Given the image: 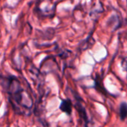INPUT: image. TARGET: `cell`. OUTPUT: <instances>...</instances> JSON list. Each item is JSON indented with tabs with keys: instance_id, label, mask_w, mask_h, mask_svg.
I'll list each match as a JSON object with an SVG mask.
<instances>
[{
	"instance_id": "cell-2",
	"label": "cell",
	"mask_w": 127,
	"mask_h": 127,
	"mask_svg": "<svg viewBox=\"0 0 127 127\" xmlns=\"http://www.w3.org/2000/svg\"><path fill=\"white\" fill-rule=\"evenodd\" d=\"M72 108H73V103L70 99L62 100V102L60 105V109L63 112L70 115L72 112Z\"/></svg>"
},
{
	"instance_id": "cell-3",
	"label": "cell",
	"mask_w": 127,
	"mask_h": 127,
	"mask_svg": "<svg viewBox=\"0 0 127 127\" xmlns=\"http://www.w3.org/2000/svg\"><path fill=\"white\" fill-rule=\"evenodd\" d=\"M74 107L76 108V109H77V112H78V114H79V115L80 117V119L82 121H83V122L86 123V125H87L89 121H88L87 114H86V109H84V107L79 102H77Z\"/></svg>"
},
{
	"instance_id": "cell-1",
	"label": "cell",
	"mask_w": 127,
	"mask_h": 127,
	"mask_svg": "<svg viewBox=\"0 0 127 127\" xmlns=\"http://www.w3.org/2000/svg\"><path fill=\"white\" fill-rule=\"evenodd\" d=\"M2 85L8 95L10 103L16 114L28 115L33 107V99L21 82L15 77L11 76L1 79Z\"/></svg>"
},
{
	"instance_id": "cell-4",
	"label": "cell",
	"mask_w": 127,
	"mask_h": 127,
	"mask_svg": "<svg viewBox=\"0 0 127 127\" xmlns=\"http://www.w3.org/2000/svg\"><path fill=\"white\" fill-rule=\"evenodd\" d=\"M120 118L121 121H124L127 118V104L122 103L120 106Z\"/></svg>"
}]
</instances>
